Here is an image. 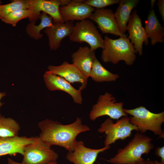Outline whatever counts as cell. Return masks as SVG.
Masks as SVG:
<instances>
[{
    "instance_id": "44dd1931",
    "label": "cell",
    "mask_w": 164,
    "mask_h": 164,
    "mask_svg": "<svg viewBox=\"0 0 164 164\" xmlns=\"http://www.w3.org/2000/svg\"><path fill=\"white\" fill-rule=\"evenodd\" d=\"M89 77L94 81L100 83L115 81L119 78V75L108 70L96 57L92 63Z\"/></svg>"
},
{
    "instance_id": "e0dca14e",
    "label": "cell",
    "mask_w": 164,
    "mask_h": 164,
    "mask_svg": "<svg viewBox=\"0 0 164 164\" xmlns=\"http://www.w3.org/2000/svg\"><path fill=\"white\" fill-rule=\"evenodd\" d=\"M35 137L27 138L18 136L10 137H0V157L19 153L23 155L25 147L32 143Z\"/></svg>"
},
{
    "instance_id": "5bb4252c",
    "label": "cell",
    "mask_w": 164,
    "mask_h": 164,
    "mask_svg": "<svg viewBox=\"0 0 164 164\" xmlns=\"http://www.w3.org/2000/svg\"><path fill=\"white\" fill-rule=\"evenodd\" d=\"M47 69L49 72L63 77L70 83H80L81 85L79 89L81 91L87 87L88 78L73 63L65 61L59 66L49 65Z\"/></svg>"
},
{
    "instance_id": "ffe728a7",
    "label": "cell",
    "mask_w": 164,
    "mask_h": 164,
    "mask_svg": "<svg viewBox=\"0 0 164 164\" xmlns=\"http://www.w3.org/2000/svg\"><path fill=\"white\" fill-rule=\"evenodd\" d=\"M139 0H121L114 15L121 32L125 34L127 26L132 9L135 7Z\"/></svg>"
},
{
    "instance_id": "ba28073f",
    "label": "cell",
    "mask_w": 164,
    "mask_h": 164,
    "mask_svg": "<svg viewBox=\"0 0 164 164\" xmlns=\"http://www.w3.org/2000/svg\"><path fill=\"white\" fill-rule=\"evenodd\" d=\"M124 103L117 102L115 97L111 93L106 92L100 95L97 103L94 104L90 113L91 120L95 121L103 116H108L111 119L118 120L128 114L124 111Z\"/></svg>"
},
{
    "instance_id": "d6a6232c",
    "label": "cell",
    "mask_w": 164,
    "mask_h": 164,
    "mask_svg": "<svg viewBox=\"0 0 164 164\" xmlns=\"http://www.w3.org/2000/svg\"><path fill=\"white\" fill-rule=\"evenodd\" d=\"M2 4V2L0 0V5H1Z\"/></svg>"
},
{
    "instance_id": "277c9868",
    "label": "cell",
    "mask_w": 164,
    "mask_h": 164,
    "mask_svg": "<svg viewBox=\"0 0 164 164\" xmlns=\"http://www.w3.org/2000/svg\"><path fill=\"white\" fill-rule=\"evenodd\" d=\"M123 110L132 116L129 118L130 122L137 128L138 132L143 134L149 130L159 136V138H164V131L161 127L164 122V111L153 113L142 106L133 109L124 108Z\"/></svg>"
},
{
    "instance_id": "7402d4cb",
    "label": "cell",
    "mask_w": 164,
    "mask_h": 164,
    "mask_svg": "<svg viewBox=\"0 0 164 164\" xmlns=\"http://www.w3.org/2000/svg\"><path fill=\"white\" fill-rule=\"evenodd\" d=\"M40 22L38 25L35 24L36 22H30L26 26V32L31 38L38 40L42 38L43 35L41 31L44 29L53 26V19L46 13L42 12L39 17Z\"/></svg>"
},
{
    "instance_id": "4316f807",
    "label": "cell",
    "mask_w": 164,
    "mask_h": 164,
    "mask_svg": "<svg viewBox=\"0 0 164 164\" xmlns=\"http://www.w3.org/2000/svg\"><path fill=\"white\" fill-rule=\"evenodd\" d=\"M155 154L161 159L159 164H164V146L157 147L155 150Z\"/></svg>"
},
{
    "instance_id": "ac0fdd59",
    "label": "cell",
    "mask_w": 164,
    "mask_h": 164,
    "mask_svg": "<svg viewBox=\"0 0 164 164\" xmlns=\"http://www.w3.org/2000/svg\"><path fill=\"white\" fill-rule=\"evenodd\" d=\"M73 63L88 78L92 63L96 58L95 51L88 46H80L71 55Z\"/></svg>"
},
{
    "instance_id": "3957f363",
    "label": "cell",
    "mask_w": 164,
    "mask_h": 164,
    "mask_svg": "<svg viewBox=\"0 0 164 164\" xmlns=\"http://www.w3.org/2000/svg\"><path fill=\"white\" fill-rule=\"evenodd\" d=\"M104 40V48L101 55L103 62L116 64L123 61L128 66L133 64L137 53L128 38L120 37L113 39L105 36Z\"/></svg>"
},
{
    "instance_id": "4fadbf2b",
    "label": "cell",
    "mask_w": 164,
    "mask_h": 164,
    "mask_svg": "<svg viewBox=\"0 0 164 164\" xmlns=\"http://www.w3.org/2000/svg\"><path fill=\"white\" fill-rule=\"evenodd\" d=\"M84 0H73L66 5L59 8L64 22L81 21L89 18L95 9L84 3Z\"/></svg>"
},
{
    "instance_id": "9c48e42d",
    "label": "cell",
    "mask_w": 164,
    "mask_h": 164,
    "mask_svg": "<svg viewBox=\"0 0 164 164\" xmlns=\"http://www.w3.org/2000/svg\"><path fill=\"white\" fill-rule=\"evenodd\" d=\"M30 15V22H36L39 19L40 12H44L52 17L54 24L64 22L60 13V7L65 6L69 0H27Z\"/></svg>"
},
{
    "instance_id": "8992f818",
    "label": "cell",
    "mask_w": 164,
    "mask_h": 164,
    "mask_svg": "<svg viewBox=\"0 0 164 164\" xmlns=\"http://www.w3.org/2000/svg\"><path fill=\"white\" fill-rule=\"evenodd\" d=\"M69 39L73 42L87 43L90 48L94 50L100 48L103 49L104 48V39L96 26L90 19L76 22Z\"/></svg>"
},
{
    "instance_id": "5b68a950",
    "label": "cell",
    "mask_w": 164,
    "mask_h": 164,
    "mask_svg": "<svg viewBox=\"0 0 164 164\" xmlns=\"http://www.w3.org/2000/svg\"><path fill=\"white\" fill-rule=\"evenodd\" d=\"M22 163L23 164H48L56 161L58 154L51 149V146L35 137L32 143L24 148Z\"/></svg>"
},
{
    "instance_id": "7c38bea8",
    "label": "cell",
    "mask_w": 164,
    "mask_h": 164,
    "mask_svg": "<svg viewBox=\"0 0 164 164\" xmlns=\"http://www.w3.org/2000/svg\"><path fill=\"white\" fill-rule=\"evenodd\" d=\"M47 89L51 91H61L70 95L75 103L81 104L83 98L81 91L73 87L70 83L63 77L46 71L43 76Z\"/></svg>"
},
{
    "instance_id": "484cf974",
    "label": "cell",
    "mask_w": 164,
    "mask_h": 164,
    "mask_svg": "<svg viewBox=\"0 0 164 164\" xmlns=\"http://www.w3.org/2000/svg\"><path fill=\"white\" fill-rule=\"evenodd\" d=\"M119 0H87L84 2L93 8L101 9L110 5L118 4Z\"/></svg>"
},
{
    "instance_id": "9a60e30c",
    "label": "cell",
    "mask_w": 164,
    "mask_h": 164,
    "mask_svg": "<svg viewBox=\"0 0 164 164\" xmlns=\"http://www.w3.org/2000/svg\"><path fill=\"white\" fill-rule=\"evenodd\" d=\"M110 148L109 145L98 149H90L85 147L83 141H77L73 151L68 152L66 159L73 164H93L99 153Z\"/></svg>"
},
{
    "instance_id": "52a82bcc",
    "label": "cell",
    "mask_w": 164,
    "mask_h": 164,
    "mask_svg": "<svg viewBox=\"0 0 164 164\" xmlns=\"http://www.w3.org/2000/svg\"><path fill=\"white\" fill-rule=\"evenodd\" d=\"M138 132L137 128L130 122L129 118L123 117L114 123L112 119L108 118L97 130L99 133H105V146L114 144L118 140H124L131 136L132 131Z\"/></svg>"
},
{
    "instance_id": "4dcf8cb0",
    "label": "cell",
    "mask_w": 164,
    "mask_h": 164,
    "mask_svg": "<svg viewBox=\"0 0 164 164\" xmlns=\"http://www.w3.org/2000/svg\"><path fill=\"white\" fill-rule=\"evenodd\" d=\"M6 95V94L5 92H0V108L4 104V103L1 102V100L2 97L5 96Z\"/></svg>"
},
{
    "instance_id": "cb8c5ba5",
    "label": "cell",
    "mask_w": 164,
    "mask_h": 164,
    "mask_svg": "<svg viewBox=\"0 0 164 164\" xmlns=\"http://www.w3.org/2000/svg\"><path fill=\"white\" fill-rule=\"evenodd\" d=\"M28 9L27 0H14L9 3L1 5H0V19L2 20L16 10Z\"/></svg>"
},
{
    "instance_id": "7a4b0ae2",
    "label": "cell",
    "mask_w": 164,
    "mask_h": 164,
    "mask_svg": "<svg viewBox=\"0 0 164 164\" xmlns=\"http://www.w3.org/2000/svg\"><path fill=\"white\" fill-rule=\"evenodd\" d=\"M152 139L138 132L123 148L118 149L117 154L110 159L113 164H142L145 160L142 154L148 155L154 148Z\"/></svg>"
},
{
    "instance_id": "f546056e",
    "label": "cell",
    "mask_w": 164,
    "mask_h": 164,
    "mask_svg": "<svg viewBox=\"0 0 164 164\" xmlns=\"http://www.w3.org/2000/svg\"><path fill=\"white\" fill-rule=\"evenodd\" d=\"M142 164H160L159 162L157 160L153 161L152 160L148 159L144 160Z\"/></svg>"
},
{
    "instance_id": "f1b7e54d",
    "label": "cell",
    "mask_w": 164,
    "mask_h": 164,
    "mask_svg": "<svg viewBox=\"0 0 164 164\" xmlns=\"http://www.w3.org/2000/svg\"><path fill=\"white\" fill-rule=\"evenodd\" d=\"M8 164H23L22 163H19L11 159L8 158ZM48 164H58L56 161H54Z\"/></svg>"
},
{
    "instance_id": "8fae6325",
    "label": "cell",
    "mask_w": 164,
    "mask_h": 164,
    "mask_svg": "<svg viewBox=\"0 0 164 164\" xmlns=\"http://www.w3.org/2000/svg\"><path fill=\"white\" fill-rule=\"evenodd\" d=\"M127 31L129 34L128 38L131 40L136 51L139 56H142L143 43L148 45L149 38L136 9H135L131 14L127 23Z\"/></svg>"
},
{
    "instance_id": "30bf717a",
    "label": "cell",
    "mask_w": 164,
    "mask_h": 164,
    "mask_svg": "<svg viewBox=\"0 0 164 164\" xmlns=\"http://www.w3.org/2000/svg\"><path fill=\"white\" fill-rule=\"evenodd\" d=\"M89 19L95 22L103 34H110L120 37H127V35L120 31L112 10L108 9H96Z\"/></svg>"
},
{
    "instance_id": "603a6c76",
    "label": "cell",
    "mask_w": 164,
    "mask_h": 164,
    "mask_svg": "<svg viewBox=\"0 0 164 164\" xmlns=\"http://www.w3.org/2000/svg\"><path fill=\"white\" fill-rule=\"evenodd\" d=\"M20 129L19 124L13 119L0 115V137L18 136Z\"/></svg>"
},
{
    "instance_id": "d4e9b609",
    "label": "cell",
    "mask_w": 164,
    "mask_h": 164,
    "mask_svg": "<svg viewBox=\"0 0 164 164\" xmlns=\"http://www.w3.org/2000/svg\"><path fill=\"white\" fill-rule=\"evenodd\" d=\"M30 12L28 9H20L16 10L7 15L2 20L4 22L15 26L20 20L29 18Z\"/></svg>"
},
{
    "instance_id": "d6986e66",
    "label": "cell",
    "mask_w": 164,
    "mask_h": 164,
    "mask_svg": "<svg viewBox=\"0 0 164 164\" xmlns=\"http://www.w3.org/2000/svg\"><path fill=\"white\" fill-rule=\"evenodd\" d=\"M146 32L148 38L151 39V44L164 42V28L160 23L155 11L151 9L145 22Z\"/></svg>"
},
{
    "instance_id": "2e32d148",
    "label": "cell",
    "mask_w": 164,
    "mask_h": 164,
    "mask_svg": "<svg viewBox=\"0 0 164 164\" xmlns=\"http://www.w3.org/2000/svg\"><path fill=\"white\" fill-rule=\"evenodd\" d=\"M74 25L73 21L54 24L51 27L46 28L44 32L48 37L51 50H56L60 47L62 40L72 34Z\"/></svg>"
},
{
    "instance_id": "83f0119b",
    "label": "cell",
    "mask_w": 164,
    "mask_h": 164,
    "mask_svg": "<svg viewBox=\"0 0 164 164\" xmlns=\"http://www.w3.org/2000/svg\"><path fill=\"white\" fill-rule=\"evenodd\" d=\"M162 21L164 22V0H159L157 3Z\"/></svg>"
},
{
    "instance_id": "1f68e13d",
    "label": "cell",
    "mask_w": 164,
    "mask_h": 164,
    "mask_svg": "<svg viewBox=\"0 0 164 164\" xmlns=\"http://www.w3.org/2000/svg\"><path fill=\"white\" fill-rule=\"evenodd\" d=\"M156 1L155 0H151V9H153L154 7L155 3Z\"/></svg>"
},
{
    "instance_id": "6da1fadb",
    "label": "cell",
    "mask_w": 164,
    "mask_h": 164,
    "mask_svg": "<svg viewBox=\"0 0 164 164\" xmlns=\"http://www.w3.org/2000/svg\"><path fill=\"white\" fill-rule=\"evenodd\" d=\"M38 125L41 131L39 137L43 141L51 146L63 147L68 152L73 151L77 136L90 130L88 126L82 124L81 119L78 117L68 125L46 119L40 121Z\"/></svg>"
}]
</instances>
